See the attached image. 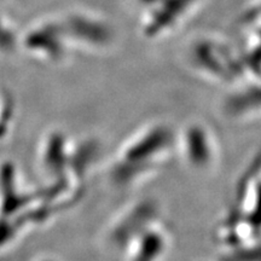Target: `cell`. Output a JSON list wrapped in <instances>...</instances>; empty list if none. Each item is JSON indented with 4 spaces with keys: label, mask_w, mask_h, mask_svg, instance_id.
Listing matches in <instances>:
<instances>
[{
    "label": "cell",
    "mask_w": 261,
    "mask_h": 261,
    "mask_svg": "<svg viewBox=\"0 0 261 261\" xmlns=\"http://www.w3.org/2000/svg\"><path fill=\"white\" fill-rule=\"evenodd\" d=\"M177 154L192 169L212 171L220 160L219 142L207 125L192 122L177 133Z\"/></svg>",
    "instance_id": "2"
},
{
    "label": "cell",
    "mask_w": 261,
    "mask_h": 261,
    "mask_svg": "<svg viewBox=\"0 0 261 261\" xmlns=\"http://www.w3.org/2000/svg\"><path fill=\"white\" fill-rule=\"evenodd\" d=\"M161 219V210L151 198H139L125 205L114 218L108 228L107 240L120 252L140 231L154 221Z\"/></svg>",
    "instance_id": "3"
},
{
    "label": "cell",
    "mask_w": 261,
    "mask_h": 261,
    "mask_svg": "<svg viewBox=\"0 0 261 261\" xmlns=\"http://www.w3.org/2000/svg\"><path fill=\"white\" fill-rule=\"evenodd\" d=\"M177 154V135L162 122H151L129 135L114 161L116 185L132 189L156 175Z\"/></svg>",
    "instance_id": "1"
},
{
    "label": "cell",
    "mask_w": 261,
    "mask_h": 261,
    "mask_svg": "<svg viewBox=\"0 0 261 261\" xmlns=\"http://www.w3.org/2000/svg\"><path fill=\"white\" fill-rule=\"evenodd\" d=\"M171 246V231L161 218L137 233L121 252L125 261H163Z\"/></svg>",
    "instance_id": "4"
}]
</instances>
